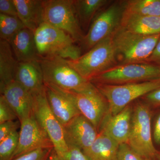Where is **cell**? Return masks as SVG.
I'll list each match as a JSON object with an SVG mask.
<instances>
[{"label": "cell", "instance_id": "6da1fadb", "mask_svg": "<svg viewBox=\"0 0 160 160\" xmlns=\"http://www.w3.org/2000/svg\"><path fill=\"white\" fill-rule=\"evenodd\" d=\"M160 36L137 34L121 26L112 37L118 66L146 63Z\"/></svg>", "mask_w": 160, "mask_h": 160}, {"label": "cell", "instance_id": "7a4b0ae2", "mask_svg": "<svg viewBox=\"0 0 160 160\" xmlns=\"http://www.w3.org/2000/svg\"><path fill=\"white\" fill-rule=\"evenodd\" d=\"M38 54L41 59L61 58L75 60L82 55L81 48L66 32L43 22L34 32Z\"/></svg>", "mask_w": 160, "mask_h": 160}, {"label": "cell", "instance_id": "3957f363", "mask_svg": "<svg viewBox=\"0 0 160 160\" xmlns=\"http://www.w3.org/2000/svg\"><path fill=\"white\" fill-rule=\"evenodd\" d=\"M66 61L82 77L89 81L118 64L112 37L102 40L77 59Z\"/></svg>", "mask_w": 160, "mask_h": 160}, {"label": "cell", "instance_id": "277c9868", "mask_svg": "<svg viewBox=\"0 0 160 160\" xmlns=\"http://www.w3.org/2000/svg\"><path fill=\"white\" fill-rule=\"evenodd\" d=\"M109 104V113L112 115L122 111L132 101L160 87L157 80L122 85L93 84Z\"/></svg>", "mask_w": 160, "mask_h": 160}, {"label": "cell", "instance_id": "5b68a950", "mask_svg": "<svg viewBox=\"0 0 160 160\" xmlns=\"http://www.w3.org/2000/svg\"><path fill=\"white\" fill-rule=\"evenodd\" d=\"M160 78V67L148 63L115 66L96 76L89 81L93 84L122 85L153 81Z\"/></svg>", "mask_w": 160, "mask_h": 160}, {"label": "cell", "instance_id": "8992f818", "mask_svg": "<svg viewBox=\"0 0 160 160\" xmlns=\"http://www.w3.org/2000/svg\"><path fill=\"white\" fill-rule=\"evenodd\" d=\"M151 119V111L148 105L138 103L135 106L132 111L128 144L143 157L152 160L158 150L152 142Z\"/></svg>", "mask_w": 160, "mask_h": 160}, {"label": "cell", "instance_id": "52a82bcc", "mask_svg": "<svg viewBox=\"0 0 160 160\" xmlns=\"http://www.w3.org/2000/svg\"><path fill=\"white\" fill-rule=\"evenodd\" d=\"M44 22L66 32L76 42L82 41L84 35L77 14L74 0L44 1Z\"/></svg>", "mask_w": 160, "mask_h": 160}, {"label": "cell", "instance_id": "ba28073f", "mask_svg": "<svg viewBox=\"0 0 160 160\" xmlns=\"http://www.w3.org/2000/svg\"><path fill=\"white\" fill-rule=\"evenodd\" d=\"M45 85L67 91H75L89 82L72 68L66 59L61 58L39 61Z\"/></svg>", "mask_w": 160, "mask_h": 160}, {"label": "cell", "instance_id": "9c48e42d", "mask_svg": "<svg viewBox=\"0 0 160 160\" xmlns=\"http://www.w3.org/2000/svg\"><path fill=\"white\" fill-rule=\"evenodd\" d=\"M124 12L123 2H115L95 18L81 42L87 51L101 41L111 37L121 27Z\"/></svg>", "mask_w": 160, "mask_h": 160}, {"label": "cell", "instance_id": "30bf717a", "mask_svg": "<svg viewBox=\"0 0 160 160\" xmlns=\"http://www.w3.org/2000/svg\"><path fill=\"white\" fill-rule=\"evenodd\" d=\"M33 97V116L48 134L55 151L62 158L68 150V146L64 137L62 125L49 107L46 89Z\"/></svg>", "mask_w": 160, "mask_h": 160}, {"label": "cell", "instance_id": "8fae6325", "mask_svg": "<svg viewBox=\"0 0 160 160\" xmlns=\"http://www.w3.org/2000/svg\"><path fill=\"white\" fill-rule=\"evenodd\" d=\"M68 92L74 99L81 114L98 130L103 118L109 112V104L106 98L90 81L76 91Z\"/></svg>", "mask_w": 160, "mask_h": 160}, {"label": "cell", "instance_id": "7c38bea8", "mask_svg": "<svg viewBox=\"0 0 160 160\" xmlns=\"http://www.w3.org/2000/svg\"><path fill=\"white\" fill-rule=\"evenodd\" d=\"M20 123L18 144L10 160L37 149L54 148L48 134L33 115Z\"/></svg>", "mask_w": 160, "mask_h": 160}, {"label": "cell", "instance_id": "4fadbf2b", "mask_svg": "<svg viewBox=\"0 0 160 160\" xmlns=\"http://www.w3.org/2000/svg\"><path fill=\"white\" fill-rule=\"evenodd\" d=\"M63 127L67 146H75L82 151L90 147L98 134L93 124L82 114L75 117Z\"/></svg>", "mask_w": 160, "mask_h": 160}, {"label": "cell", "instance_id": "5bb4252c", "mask_svg": "<svg viewBox=\"0 0 160 160\" xmlns=\"http://www.w3.org/2000/svg\"><path fill=\"white\" fill-rule=\"evenodd\" d=\"M47 100L51 111L62 126L81 114L74 99L68 91L45 85Z\"/></svg>", "mask_w": 160, "mask_h": 160}, {"label": "cell", "instance_id": "9a60e30c", "mask_svg": "<svg viewBox=\"0 0 160 160\" xmlns=\"http://www.w3.org/2000/svg\"><path fill=\"white\" fill-rule=\"evenodd\" d=\"M0 92L16 113L20 123L33 115V96L16 81L0 88Z\"/></svg>", "mask_w": 160, "mask_h": 160}, {"label": "cell", "instance_id": "2e32d148", "mask_svg": "<svg viewBox=\"0 0 160 160\" xmlns=\"http://www.w3.org/2000/svg\"><path fill=\"white\" fill-rule=\"evenodd\" d=\"M132 111L131 107L128 106L115 115L108 112L102 121L98 130L105 132L119 145L128 143Z\"/></svg>", "mask_w": 160, "mask_h": 160}, {"label": "cell", "instance_id": "e0dca14e", "mask_svg": "<svg viewBox=\"0 0 160 160\" xmlns=\"http://www.w3.org/2000/svg\"><path fill=\"white\" fill-rule=\"evenodd\" d=\"M15 81L32 96L46 89L39 61L19 62Z\"/></svg>", "mask_w": 160, "mask_h": 160}, {"label": "cell", "instance_id": "ac0fdd59", "mask_svg": "<svg viewBox=\"0 0 160 160\" xmlns=\"http://www.w3.org/2000/svg\"><path fill=\"white\" fill-rule=\"evenodd\" d=\"M18 62L39 61L34 32L27 28L20 30L9 42Z\"/></svg>", "mask_w": 160, "mask_h": 160}, {"label": "cell", "instance_id": "d6986e66", "mask_svg": "<svg viewBox=\"0 0 160 160\" xmlns=\"http://www.w3.org/2000/svg\"><path fill=\"white\" fill-rule=\"evenodd\" d=\"M18 16L25 27L34 32L44 22V1L13 0Z\"/></svg>", "mask_w": 160, "mask_h": 160}, {"label": "cell", "instance_id": "ffe728a7", "mask_svg": "<svg viewBox=\"0 0 160 160\" xmlns=\"http://www.w3.org/2000/svg\"><path fill=\"white\" fill-rule=\"evenodd\" d=\"M119 144L103 131L90 147L82 152L88 160H118Z\"/></svg>", "mask_w": 160, "mask_h": 160}, {"label": "cell", "instance_id": "44dd1931", "mask_svg": "<svg viewBox=\"0 0 160 160\" xmlns=\"http://www.w3.org/2000/svg\"><path fill=\"white\" fill-rule=\"evenodd\" d=\"M121 27L143 35L160 34V16H144L124 12Z\"/></svg>", "mask_w": 160, "mask_h": 160}, {"label": "cell", "instance_id": "7402d4cb", "mask_svg": "<svg viewBox=\"0 0 160 160\" xmlns=\"http://www.w3.org/2000/svg\"><path fill=\"white\" fill-rule=\"evenodd\" d=\"M18 62L11 46L4 40L0 41V88L15 81Z\"/></svg>", "mask_w": 160, "mask_h": 160}, {"label": "cell", "instance_id": "603a6c76", "mask_svg": "<svg viewBox=\"0 0 160 160\" xmlns=\"http://www.w3.org/2000/svg\"><path fill=\"white\" fill-rule=\"evenodd\" d=\"M108 2L106 0L74 1L76 11L81 27L88 28L97 12Z\"/></svg>", "mask_w": 160, "mask_h": 160}, {"label": "cell", "instance_id": "cb8c5ba5", "mask_svg": "<svg viewBox=\"0 0 160 160\" xmlns=\"http://www.w3.org/2000/svg\"><path fill=\"white\" fill-rule=\"evenodd\" d=\"M123 3L126 13L144 16H160V0H129Z\"/></svg>", "mask_w": 160, "mask_h": 160}, {"label": "cell", "instance_id": "d4e9b609", "mask_svg": "<svg viewBox=\"0 0 160 160\" xmlns=\"http://www.w3.org/2000/svg\"><path fill=\"white\" fill-rule=\"evenodd\" d=\"M26 28L18 16L0 13V38L9 43L18 32Z\"/></svg>", "mask_w": 160, "mask_h": 160}, {"label": "cell", "instance_id": "484cf974", "mask_svg": "<svg viewBox=\"0 0 160 160\" xmlns=\"http://www.w3.org/2000/svg\"><path fill=\"white\" fill-rule=\"evenodd\" d=\"M19 132H15L0 142V160H10L17 148Z\"/></svg>", "mask_w": 160, "mask_h": 160}, {"label": "cell", "instance_id": "4316f807", "mask_svg": "<svg viewBox=\"0 0 160 160\" xmlns=\"http://www.w3.org/2000/svg\"><path fill=\"white\" fill-rule=\"evenodd\" d=\"M118 160H152L143 157L133 150L128 143L119 145Z\"/></svg>", "mask_w": 160, "mask_h": 160}, {"label": "cell", "instance_id": "83f0119b", "mask_svg": "<svg viewBox=\"0 0 160 160\" xmlns=\"http://www.w3.org/2000/svg\"><path fill=\"white\" fill-rule=\"evenodd\" d=\"M18 119L17 115L3 96H0V124Z\"/></svg>", "mask_w": 160, "mask_h": 160}, {"label": "cell", "instance_id": "f1b7e54d", "mask_svg": "<svg viewBox=\"0 0 160 160\" xmlns=\"http://www.w3.org/2000/svg\"><path fill=\"white\" fill-rule=\"evenodd\" d=\"M53 149H37L11 160H49L51 152Z\"/></svg>", "mask_w": 160, "mask_h": 160}, {"label": "cell", "instance_id": "f546056e", "mask_svg": "<svg viewBox=\"0 0 160 160\" xmlns=\"http://www.w3.org/2000/svg\"><path fill=\"white\" fill-rule=\"evenodd\" d=\"M21 126L18 121H8L0 124V142L15 132Z\"/></svg>", "mask_w": 160, "mask_h": 160}, {"label": "cell", "instance_id": "4dcf8cb0", "mask_svg": "<svg viewBox=\"0 0 160 160\" xmlns=\"http://www.w3.org/2000/svg\"><path fill=\"white\" fill-rule=\"evenodd\" d=\"M68 146V150L62 158L63 160H88L81 149L74 146Z\"/></svg>", "mask_w": 160, "mask_h": 160}, {"label": "cell", "instance_id": "1f68e13d", "mask_svg": "<svg viewBox=\"0 0 160 160\" xmlns=\"http://www.w3.org/2000/svg\"><path fill=\"white\" fill-rule=\"evenodd\" d=\"M0 13L18 16L17 9L13 0H0Z\"/></svg>", "mask_w": 160, "mask_h": 160}, {"label": "cell", "instance_id": "d6a6232c", "mask_svg": "<svg viewBox=\"0 0 160 160\" xmlns=\"http://www.w3.org/2000/svg\"><path fill=\"white\" fill-rule=\"evenodd\" d=\"M145 96L146 100L150 105L155 107L160 106V87Z\"/></svg>", "mask_w": 160, "mask_h": 160}, {"label": "cell", "instance_id": "836d02e7", "mask_svg": "<svg viewBox=\"0 0 160 160\" xmlns=\"http://www.w3.org/2000/svg\"><path fill=\"white\" fill-rule=\"evenodd\" d=\"M146 63L153 64L160 67V36L156 46L150 56L146 60Z\"/></svg>", "mask_w": 160, "mask_h": 160}, {"label": "cell", "instance_id": "e575fe53", "mask_svg": "<svg viewBox=\"0 0 160 160\" xmlns=\"http://www.w3.org/2000/svg\"><path fill=\"white\" fill-rule=\"evenodd\" d=\"M153 138L157 145H160V113L155 122L153 130Z\"/></svg>", "mask_w": 160, "mask_h": 160}, {"label": "cell", "instance_id": "d590c367", "mask_svg": "<svg viewBox=\"0 0 160 160\" xmlns=\"http://www.w3.org/2000/svg\"><path fill=\"white\" fill-rule=\"evenodd\" d=\"M49 160H63L62 158L60 157L55 151L54 149H52L51 154L49 156Z\"/></svg>", "mask_w": 160, "mask_h": 160}, {"label": "cell", "instance_id": "8d00e7d4", "mask_svg": "<svg viewBox=\"0 0 160 160\" xmlns=\"http://www.w3.org/2000/svg\"><path fill=\"white\" fill-rule=\"evenodd\" d=\"M152 160H160V151L158 152L157 154Z\"/></svg>", "mask_w": 160, "mask_h": 160}, {"label": "cell", "instance_id": "74e56055", "mask_svg": "<svg viewBox=\"0 0 160 160\" xmlns=\"http://www.w3.org/2000/svg\"><path fill=\"white\" fill-rule=\"evenodd\" d=\"M157 80L159 82H160V78L156 80Z\"/></svg>", "mask_w": 160, "mask_h": 160}]
</instances>
